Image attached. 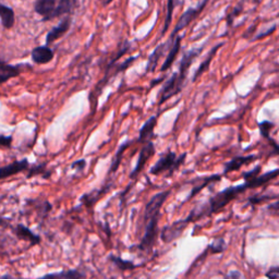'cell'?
Wrapping results in <instances>:
<instances>
[{
	"instance_id": "6da1fadb",
	"label": "cell",
	"mask_w": 279,
	"mask_h": 279,
	"mask_svg": "<svg viewBox=\"0 0 279 279\" xmlns=\"http://www.w3.org/2000/svg\"><path fill=\"white\" fill-rule=\"evenodd\" d=\"M170 191H163L155 194L148 201L144 210V225L145 231L138 249L142 252H149L155 245L158 236V221L160 217V209L165 201L168 198Z\"/></svg>"
},
{
	"instance_id": "7a4b0ae2",
	"label": "cell",
	"mask_w": 279,
	"mask_h": 279,
	"mask_svg": "<svg viewBox=\"0 0 279 279\" xmlns=\"http://www.w3.org/2000/svg\"><path fill=\"white\" fill-rule=\"evenodd\" d=\"M251 189L248 182L243 183V185L239 186H232L227 188L222 191L215 194L213 198H210L209 201H206L204 203H201L195 206V208L190 211L187 218H185V222L189 225L190 222L194 220H198L200 218H203L205 216H209L211 214H215L217 211H219L225 208L226 205L229 204L232 200L238 198L240 194Z\"/></svg>"
},
{
	"instance_id": "3957f363",
	"label": "cell",
	"mask_w": 279,
	"mask_h": 279,
	"mask_svg": "<svg viewBox=\"0 0 279 279\" xmlns=\"http://www.w3.org/2000/svg\"><path fill=\"white\" fill-rule=\"evenodd\" d=\"M186 158H187V153H183L179 156V157H177V154L169 149L168 152L161 156V157L157 160V163L150 168L149 174L157 176L168 171V175L167 176H171L183 163H185Z\"/></svg>"
},
{
	"instance_id": "277c9868",
	"label": "cell",
	"mask_w": 279,
	"mask_h": 279,
	"mask_svg": "<svg viewBox=\"0 0 279 279\" xmlns=\"http://www.w3.org/2000/svg\"><path fill=\"white\" fill-rule=\"evenodd\" d=\"M155 153H156V148L152 141L144 143L143 147L141 148V150H140V155L135 169H133L130 174V179H136V178L141 174L148 159L152 158Z\"/></svg>"
},
{
	"instance_id": "5b68a950",
	"label": "cell",
	"mask_w": 279,
	"mask_h": 279,
	"mask_svg": "<svg viewBox=\"0 0 279 279\" xmlns=\"http://www.w3.org/2000/svg\"><path fill=\"white\" fill-rule=\"evenodd\" d=\"M208 2H209V0H204V1L201 3L198 8H190V9H188L186 12L181 15V18L179 19L177 25L175 26V30H174V32H172V37H175L178 32L185 29V27H187L190 23H191L192 21H194L195 19H197L198 16H199V14L202 12L203 9L205 8L206 3H208Z\"/></svg>"
},
{
	"instance_id": "8992f818",
	"label": "cell",
	"mask_w": 279,
	"mask_h": 279,
	"mask_svg": "<svg viewBox=\"0 0 279 279\" xmlns=\"http://www.w3.org/2000/svg\"><path fill=\"white\" fill-rule=\"evenodd\" d=\"M30 167V163L27 158H23L20 160H14L12 163L5 166L0 167V180L8 179V178L19 175L21 172H24Z\"/></svg>"
},
{
	"instance_id": "52a82bcc",
	"label": "cell",
	"mask_w": 279,
	"mask_h": 279,
	"mask_svg": "<svg viewBox=\"0 0 279 279\" xmlns=\"http://www.w3.org/2000/svg\"><path fill=\"white\" fill-rule=\"evenodd\" d=\"M187 226L188 225L183 219H179L175 222H172L171 225L165 226L163 228V230H161L160 233V238L165 243H170L181 236L183 230L187 228Z\"/></svg>"
},
{
	"instance_id": "ba28073f",
	"label": "cell",
	"mask_w": 279,
	"mask_h": 279,
	"mask_svg": "<svg viewBox=\"0 0 279 279\" xmlns=\"http://www.w3.org/2000/svg\"><path fill=\"white\" fill-rule=\"evenodd\" d=\"M182 87H183V83H181L179 79H178V73L172 74L170 79L166 82L163 90H161L158 105H163L166 100H168L170 97L179 94L182 90Z\"/></svg>"
},
{
	"instance_id": "9c48e42d",
	"label": "cell",
	"mask_w": 279,
	"mask_h": 279,
	"mask_svg": "<svg viewBox=\"0 0 279 279\" xmlns=\"http://www.w3.org/2000/svg\"><path fill=\"white\" fill-rule=\"evenodd\" d=\"M58 0H36L35 12L43 16V21H48L56 18V8Z\"/></svg>"
},
{
	"instance_id": "30bf717a",
	"label": "cell",
	"mask_w": 279,
	"mask_h": 279,
	"mask_svg": "<svg viewBox=\"0 0 279 279\" xmlns=\"http://www.w3.org/2000/svg\"><path fill=\"white\" fill-rule=\"evenodd\" d=\"M13 232L16 237L20 240H23V241L30 242L31 247H34V245L40 244L42 241V238L38 236V234L33 232L29 227H26L22 224H18L15 226L13 229Z\"/></svg>"
},
{
	"instance_id": "8fae6325",
	"label": "cell",
	"mask_w": 279,
	"mask_h": 279,
	"mask_svg": "<svg viewBox=\"0 0 279 279\" xmlns=\"http://www.w3.org/2000/svg\"><path fill=\"white\" fill-rule=\"evenodd\" d=\"M201 52H202V48L190 50V52H188V53L183 55L181 64H180L179 73H178V79H179V81L181 83H183V84H185V81H186L187 73H188V70L190 68V66L192 65V61L198 57Z\"/></svg>"
},
{
	"instance_id": "7c38bea8",
	"label": "cell",
	"mask_w": 279,
	"mask_h": 279,
	"mask_svg": "<svg viewBox=\"0 0 279 279\" xmlns=\"http://www.w3.org/2000/svg\"><path fill=\"white\" fill-rule=\"evenodd\" d=\"M70 25H71V19L69 18V16H67V18H65L63 21H61L57 26L54 27L52 31L48 32V34L46 36L47 45L54 43L55 41H57L58 38H60L61 36H64L66 33L69 31Z\"/></svg>"
},
{
	"instance_id": "4fadbf2b",
	"label": "cell",
	"mask_w": 279,
	"mask_h": 279,
	"mask_svg": "<svg viewBox=\"0 0 279 279\" xmlns=\"http://www.w3.org/2000/svg\"><path fill=\"white\" fill-rule=\"evenodd\" d=\"M156 124H157V117L156 116L150 117V118L145 122L139 133V143L144 144L146 142L152 141V139L155 138L154 129L156 127Z\"/></svg>"
},
{
	"instance_id": "5bb4252c",
	"label": "cell",
	"mask_w": 279,
	"mask_h": 279,
	"mask_svg": "<svg viewBox=\"0 0 279 279\" xmlns=\"http://www.w3.org/2000/svg\"><path fill=\"white\" fill-rule=\"evenodd\" d=\"M258 159V156L255 155H248V156H237V157H233L229 163L225 166L224 169V175L229 174L231 171H237L244 165H248L250 163H252L253 160Z\"/></svg>"
},
{
	"instance_id": "9a60e30c",
	"label": "cell",
	"mask_w": 279,
	"mask_h": 279,
	"mask_svg": "<svg viewBox=\"0 0 279 279\" xmlns=\"http://www.w3.org/2000/svg\"><path fill=\"white\" fill-rule=\"evenodd\" d=\"M54 58V52L48 46H40L33 49L32 59L35 64L45 65L50 63Z\"/></svg>"
},
{
	"instance_id": "2e32d148",
	"label": "cell",
	"mask_w": 279,
	"mask_h": 279,
	"mask_svg": "<svg viewBox=\"0 0 279 279\" xmlns=\"http://www.w3.org/2000/svg\"><path fill=\"white\" fill-rule=\"evenodd\" d=\"M37 279H85V274L77 270L61 271L57 273H49Z\"/></svg>"
},
{
	"instance_id": "e0dca14e",
	"label": "cell",
	"mask_w": 279,
	"mask_h": 279,
	"mask_svg": "<svg viewBox=\"0 0 279 279\" xmlns=\"http://www.w3.org/2000/svg\"><path fill=\"white\" fill-rule=\"evenodd\" d=\"M20 67L8 65L4 61L0 60V84L9 81L12 77L18 76L20 74Z\"/></svg>"
},
{
	"instance_id": "ac0fdd59",
	"label": "cell",
	"mask_w": 279,
	"mask_h": 279,
	"mask_svg": "<svg viewBox=\"0 0 279 279\" xmlns=\"http://www.w3.org/2000/svg\"><path fill=\"white\" fill-rule=\"evenodd\" d=\"M169 47V43H164V44H160L157 47L154 49V52L152 53V55L149 56L148 58V65H147V68L146 71L147 72H153L156 67L158 65V61L159 59L163 57V55L165 54L166 49Z\"/></svg>"
},
{
	"instance_id": "d6986e66",
	"label": "cell",
	"mask_w": 279,
	"mask_h": 279,
	"mask_svg": "<svg viewBox=\"0 0 279 279\" xmlns=\"http://www.w3.org/2000/svg\"><path fill=\"white\" fill-rule=\"evenodd\" d=\"M109 187L110 186H106V187L99 189V190H94V191H92L91 193L84 194L81 198V202L84 204L85 206H88V208H91V206H93L100 198L103 197L104 193H106V192L108 191Z\"/></svg>"
},
{
	"instance_id": "ffe728a7",
	"label": "cell",
	"mask_w": 279,
	"mask_h": 279,
	"mask_svg": "<svg viewBox=\"0 0 279 279\" xmlns=\"http://www.w3.org/2000/svg\"><path fill=\"white\" fill-rule=\"evenodd\" d=\"M0 19L4 29H11L14 25V12L13 10L4 4H0Z\"/></svg>"
},
{
	"instance_id": "44dd1931",
	"label": "cell",
	"mask_w": 279,
	"mask_h": 279,
	"mask_svg": "<svg viewBox=\"0 0 279 279\" xmlns=\"http://www.w3.org/2000/svg\"><path fill=\"white\" fill-rule=\"evenodd\" d=\"M180 43H181V37L179 36V37L176 38V41L174 43V46H172L170 53L168 54V57L166 58V61L164 63V65L161 66V68H160L161 72L168 70L170 67L172 66V64L175 63V59L177 58L178 53H179V50H180V46H181Z\"/></svg>"
},
{
	"instance_id": "7402d4cb",
	"label": "cell",
	"mask_w": 279,
	"mask_h": 279,
	"mask_svg": "<svg viewBox=\"0 0 279 279\" xmlns=\"http://www.w3.org/2000/svg\"><path fill=\"white\" fill-rule=\"evenodd\" d=\"M47 164L44 163V164H40V165H36V166H30L29 169H27V174H26V178L27 179H31V178L35 177V176H42L44 179H48V178L52 176V171L48 170L47 168Z\"/></svg>"
},
{
	"instance_id": "603a6c76",
	"label": "cell",
	"mask_w": 279,
	"mask_h": 279,
	"mask_svg": "<svg viewBox=\"0 0 279 279\" xmlns=\"http://www.w3.org/2000/svg\"><path fill=\"white\" fill-rule=\"evenodd\" d=\"M221 180V175H213V176H209V177H205V178H201V182L200 185H198L197 187H194V188H192V191H191V193L189 194V197H188V199H187V201L188 200H190V199H192V198H194L195 195H197L199 192H201L202 191V190L208 186V185H210L211 182H217V181H220Z\"/></svg>"
},
{
	"instance_id": "cb8c5ba5",
	"label": "cell",
	"mask_w": 279,
	"mask_h": 279,
	"mask_svg": "<svg viewBox=\"0 0 279 279\" xmlns=\"http://www.w3.org/2000/svg\"><path fill=\"white\" fill-rule=\"evenodd\" d=\"M131 144H132V141H127V142H125L124 144L121 145L118 150H117V153H116L115 157L113 159V163H111V166H110V168H109L108 174H113V172L115 174V172L118 170L119 166H120L121 161H122V156H124V153L126 152V149L129 147Z\"/></svg>"
},
{
	"instance_id": "d4e9b609",
	"label": "cell",
	"mask_w": 279,
	"mask_h": 279,
	"mask_svg": "<svg viewBox=\"0 0 279 279\" xmlns=\"http://www.w3.org/2000/svg\"><path fill=\"white\" fill-rule=\"evenodd\" d=\"M108 260L110 262H113V263L122 272L131 271V270H135V269H138V267H140V265L135 264L133 262L128 261V260H124V259L119 258V256L114 255V254H110Z\"/></svg>"
},
{
	"instance_id": "484cf974",
	"label": "cell",
	"mask_w": 279,
	"mask_h": 279,
	"mask_svg": "<svg viewBox=\"0 0 279 279\" xmlns=\"http://www.w3.org/2000/svg\"><path fill=\"white\" fill-rule=\"evenodd\" d=\"M275 127V125L273 124V122L271 121H267V120H264V121H262L259 124V128H260V132H261V135L263 136L265 139L269 140V141L272 143L273 146H274L275 148V152L277 153L278 152V145H277V142L275 141V140H273L272 137H271V131L273 128Z\"/></svg>"
},
{
	"instance_id": "4316f807",
	"label": "cell",
	"mask_w": 279,
	"mask_h": 279,
	"mask_svg": "<svg viewBox=\"0 0 279 279\" xmlns=\"http://www.w3.org/2000/svg\"><path fill=\"white\" fill-rule=\"evenodd\" d=\"M76 5V0H58L56 8V16L70 13Z\"/></svg>"
},
{
	"instance_id": "83f0119b",
	"label": "cell",
	"mask_w": 279,
	"mask_h": 279,
	"mask_svg": "<svg viewBox=\"0 0 279 279\" xmlns=\"http://www.w3.org/2000/svg\"><path fill=\"white\" fill-rule=\"evenodd\" d=\"M220 46H222V44H219V45H217V46H215V47L213 48V50H211V52H210L209 57L206 58L205 61H203V64L199 67V69L197 70V72H195V74H194V76H193V81H197L198 77H199L200 75H202V74L204 73V71L208 70V68H209V65H210L211 59H213V57L215 56L216 52H217V50H218V48H219Z\"/></svg>"
},
{
	"instance_id": "f1b7e54d",
	"label": "cell",
	"mask_w": 279,
	"mask_h": 279,
	"mask_svg": "<svg viewBox=\"0 0 279 279\" xmlns=\"http://www.w3.org/2000/svg\"><path fill=\"white\" fill-rule=\"evenodd\" d=\"M210 253L217 254V253H222L226 250V242L224 239H215L213 242H211L209 248H208Z\"/></svg>"
},
{
	"instance_id": "f546056e",
	"label": "cell",
	"mask_w": 279,
	"mask_h": 279,
	"mask_svg": "<svg viewBox=\"0 0 279 279\" xmlns=\"http://www.w3.org/2000/svg\"><path fill=\"white\" fill-rule=\"evenodd\" d=\"M175 5H176V0H168V3H167V15H166V21H165L163 35H165L166 31L168 30V27L170 26L171 20H172V12H174Z\"/></svg>"
},
{
	"instance_id": "4dcf8cb0",
	"label": "cell",
	"mask_w": 279,
	"mask_h": 279,
	"mask_svg": "<svg viewBox=\"0 0 279 279\" xmlns=\"http://www.w3.org/2000/svg\"><path fill=\"white\" fill-rule=\"evenodd\" d=\"M278 195L277 194H262V195H253V197H251L249 199V204L250 205H256V204H260L262 202H265V201H269L272 199H275L277 200Z\"/></svg>"
},
{
	"instance_id": "1f68e13d",
	"label": "cell",
	"mask_w": 279,
	"mask_h": 279,
	"mask_svg": "<svg viewBox=\"0 0 279 279\" xmlns=\"http://www.w3.org/2000/svg\"><path fill=\"white\" fill-rule=\"evenodd\" d=\"M13 137L12 136H0V147L11 148L12 147Z\"/></svg>"
},
{
	"instance_id": "d6a6232c",
	"label": "cell",
	"mask_w": 279,
	"mask_h": 279,
	"mask_svg": "<svg viewBox=\"0 0 279 279\" xmlns=\"http://www.w3.org/2000/svg\"><path fill=\"white\" fill-rule=\"evenodd\" d=\"M261 165H258L255 167V168L253 170H250V171H245L244 174H243V178H244V180L245 181H249L251 179H253V178L255 177H258L260 175V171H261Z\"/></svg>"
},
{
	"instance_id": "836d02e7",
	"label": "cell",
	"mask_w": 279,
	"mask_h": 279,
	"mask_svg": "<svg viewBox=\"0 0 279 279\" xmlns=\"http://www.w3.org/2000/svg\"><path fill=\"white\" fill-rule=\"evenodd\" d=\"M86 167V161L85 159H79V160H75L72 163L71 165V169H76V170H84V168Z\"/></svg>"
},
{
	"instance_id": "e575fe53",
	"label": "cell",
	"mask_w": 279,
	"mask_h": 279,
	"mask_svg": "<svg viewBox=\"0 0 279 279\" xmlns=\"http://www.w3.org/2000/svg\"><path fill=\"white\" fill-rule=\"evenodd\" d=\"M269 279H278L279 277V267L278 266H274L266 273L265 275Z\"/></svg>"
},
{
	"instance_id": "d590c367",
	"label": "cell",
	"mask_w": 279,
	"mask_h": 279,
	"mask_svg": "<svg viewBox=\"0 0 279 279\" xmlns=\"http://www.w3.org/2000/svg\"><path fill=\"white\" fill-rule=\"evenodd\" d=\"M224 279H244L243 275L239 271H230L224 277Z\"/></svg>"
},
{
	"instance_id": "8d00e7d4",
	"label": "cell",
	"mask_w": 279,
	"mask_h": 279,
	"mask_svg": "<svg viewBox=\"0 0 279 279\" xmlns=\"http://www.w3.org/2000/svg\"><path fill=\"white\" fill-rule=\"evenodd\" d=\"M239 12H240V9H239V8L234 9V10H233V12H232L229 16H228V23L231 24V23H232V20H233V18H234V15H238Z\"/></svg>"
},
{
	"instance_id": "74e56055",
	"label": "cell",
	"mask_w": 279,
	"mask_h": 279,
	"mask_svg": "<svg viewBox=\"0 0 279 279\" xmlns=\"http://www.w3.org/2000/svg\"><path fill=\"white\" fill-rule=\"evenodd\" d=\"M269 209H274V213L277 214L278 213V202L276 201V202L274 204H272L269 206Z\"/></svg>"
},
{
	"instance_id": "f35d334b",
	"label": "cell",
	"mask_w": 279,
	"mask_h": 279,
	"mask_svg": "<svg viewBox=\"0 0 279 279\" xmlns=\"http://www.w3.org/2000/svg\"><path fill=\"white\" fill-rule=\"evenodd\" d=\"M99 1L103 3V5H107V4H109L111 1H113V0H99Z\"/></svg>"
}]
</instances>
